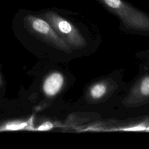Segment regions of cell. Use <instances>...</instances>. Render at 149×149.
I'll use <instances>...</instances> for the list:
<instances>
[{
    "mask_svg": "<svg viewBox=\"0 0 149 149\" xmlns=\"http://www.w3.org/2000/svg\"><path fill=\"white\" fill-rule=\"evenodd\" d=\"M111 11L121 19L128 27L141 31H149V17L123 0H100Z\"/></svg>",
    "mask_w": 149,
    "mask_h": 149,
    "instance_id": "cell-1",
    "label": "cell"
},
{
    "mask_svg": "<svg viewBox=\"0 0 149 149\" xmlns=\"http://www.w3.org/2000/svg\"><path fill=\"white\" fill-rule=\"evenodd\" d=\"M44 17L59 36L69 47L80 48L86 45V42L78 30L68 20L54 12H47Z\"/></svg>",
    "mask_w": 149,
    "mask_h": 149,
    "instance_id": "cell-2",
    "label": "cell"
},
{
    "mask_svg": "<svg viewBox=\"0 0 149 149\" xmlns=\"http://www.w3.org/2000/svg\"><path fill=\"white\" fill-rule=\"evenodd\" d=\"M26 22L34 33L45 41L61 50L70 52V48L69 45L59 36L47 20L35 16L27 15Z\"/></svg>",
    "mask_w": 149,
    "mask_h": 149,
    "instance_id": "cell-3",
    "label": "cell"
},
{
    "mask_svg": "<svg viewBox=\"0 0 149 149\" xmlns=\"http://www.w3.org/2000/svg\"><path fill=\"white\" fill-rule=\"evenodd\" d=\"M64 83V77L59 72H54L49 74L43 84V90L49 97H53L61 90Z\"/></svg>",
    "mask_w": 149,
    "mask_h": 149,
    "instance_id": "cell-4",
    "label": "cell"
},
{
    "mask_svg": "<svg viewBox=\"0 0 149 149\" xmlns=\"http://www.w3.org/2000/svg\"><path fill=\"white\" fill-rule=\"evenodd\" d=\"M133 93L140 100L149 98V75L144 76L139 81Z\"/></svg>",
    "mask_w": 149,
    "mask_h": 149,
    "instance_id": "cell-5",
    "label": "cell"
},
{
    "mask_svg": "<svg viewBox=\"0 0 149 149\" xmlns=\"http://www.w3.org/2000/svg\"><path fill=\"white\" fill-rule=\"evenodd\" d=\"M107 91V86L104 83L94 84L89 90V95L94 100H99L103 97Z\"/></svg>",
    "mask_w": 149,
    "mask_h": 149,
    "instance_id": "cell-6",
    "label": "cell"
},
{
    "mask_svg": "<svg viewBox=\"0 0 149 149\" xmlns=\"http://www.w3.org/2000/svg\"><path fill=\"white\" fill-rule=\"evenodd\" d=\"M28 126L27 122H15L6 124L5 126L0 129L1 130H17L24 129Z\"/></svg>",
    "mask_w": 149,
    "mask_h": 149,
    "instance_id": "cell-7",
    "label": "cell"
},
{
    "mask_svg": "<svg viewBox=\"0 0 149 149\" xmlns=\"http://www.w3.org/2000/svg\"><path fill=\"white\" fill-rule=\"evenodd\" d=\"M54 127L53 124L50 122H45L42 125H41L37 130L40 131H45V130H48L49 129H51Z\"/></svg>",
    "mask_w": 149,
    "mask_h": 149,
    "instance_id": "cell-8",
    "label": "cell"
}]
</instances>
